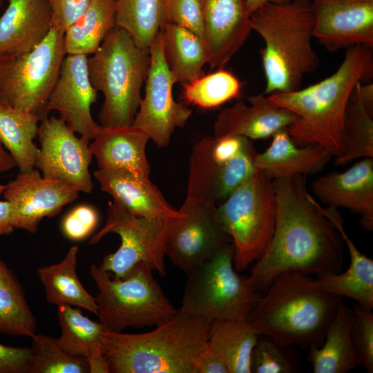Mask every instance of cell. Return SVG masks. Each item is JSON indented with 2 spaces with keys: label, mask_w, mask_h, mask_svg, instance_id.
<instances>
[{
  "label": "cell",
  "mask_w": 373,
  "mask_h": 373,
  "mask_svg": "<svg viewBox=\"0 0 373 373\" xmlns=\"http://www.w3.org/2000/svg\"><path fill=\"white\" fill-rule=\"evenodd\" d=\"M306 177L272 180L276 200L273 236L247 276L255 291L261 294L286 271L318 276L341 270L344 242L307 192Z\"/></svg>",
  "instance_id": "cell-1"
},
{
  "label": "cell",
  "mask_w": 373,
  "mask_h": 373,
  "mask_svg": "<svg viewBox=\"0 0 373 373\" xmlns=\"http://www.w3.org/2000/svg\"><path fill=\"white\" fill-rule=\"evenodd\" d=\"M372 75V48L355 46L345 50L340 66L327 77L304 88L267 97L297 115L287 128L297 146L317 144L336 158L343 151L344 117L354 89Z\"/></svg>",
  "instance_id": "cell-2"
},
{
  "label": "cell",
  "mask_w": 373,
  "mask_h": 373,
  "mask_svg": "<svg viewBox=\"0 0 373 373\" xmlns=\"http://www.w3.org/2000/svg\"><path fill=\"white\" fill-rule=\"evenodd\" d=\"M211 324L178 309L151 332L126 334L104 329L102 345L109 372L197 373Z\"/></svg>",
  "instance_id": "cell-3"
},
{
  "label": "cell",
  "mask_w": 373,
  "mask_h": 373,
  "mask_svg": "<svg viewBox=\"0 0 373 373\" xmlns=\"http://www.w3.org/2000/svg\"><path fill=\"white\" fill-rule=\"evenodd\" d=\"M252 30L262 39L260 50L265 86L263 95L300 88L304 77L317 70L320 59L312 40V0L267 3L250 15Z\"/></svg>",
  "instance_id": "cell-4"
},
{
  "label": "cell",
  "mask_w": 373,
  "mask_h": 373,
  "mask_svg": "<svg viewBox=\"0 0 373 373\" xmlns=\"http://www.w3.org/2000/svg\"><path fill=\"white\" fill-rule=\"evenodd\" d=\"M342 297L324 291L309 275L279 274L247 318L258 334L302 349L321 346Z\"/></svg>",
  "instance_id": "cell-5"
},
{
  "label": "cell",
  "mask_w": 373,
  "mask_h": 373,
  "mask_svg": "<svg viewBox=\"0 0 373 373\" xmlns=\"http://www.w3.org/2000/svg\"><path fill=\"white\" fill-rule=\"evenodd\" d=\"M150 59L149 49L140 48L127 32L118 28L88 57L91 84L104 97L99 114L101 126L132 125L142 98Z\"/></svg>",
  "instance_id": "cell-6"
},
{
  "label": "cell",
  "mask_w": 373,
  "mask_h": 373,
  "mask_svg": "<svg viewBox=\"0 0 373 373\" xmlns=\"http://www.w3.org/2000/svg\"><path fill=\"white\" fill-rule=\"evenodd\" d=\"M153 269L141 262L124 278L111 279L95 264L90 274L98 293L97 316L106 329L157 325L174 315L175 309L153 276Z\"/></svg>",
  "instance_id": "cell-7"
},
{
  "label": "cell",
  "mask_w": 373,
  "mask_h": 373,
  "mask_svg": "<svg viewBox=\"0 0 373 373\" xmlns=\"http://www.w3.org/2000/svg\"><path fill=\"white\" fill-rule=\"evenodd\" d=\"M232 242L186 274L180 310L212 323L246 320L262 294L250 288L247 276L233 266Z\"/></svg>",
  "instance_id": "cell-8"
},
{
  "label": "cell",
  "mask_w": 373,
  "mask_h": 373,
  "mask_svg": "<svg viewBox=\"0 0 373 373\" xmlns=\"http://www.w3.org/2000/svg\"><path fill=\"white\" fill-rule=\"evenodd\" d=\"M218 218L234 247L233 266L242 272L265 252L276 221L272 180L256 171L222 204Z\"/></svg>",
  "instance_id": "cell-9"
},
{
  "label": "cell",
  "mask_w": 373,
  "mask_h": 373,
  "mask_svg": "<svg viewBox=\"0 0 373 373\" xmlns=\"http://www.w3.org/2000/svg\"><path fill=\"white\" fill-rule=\"evenodd\" d=\"M64 32L52 27L46 37L26 53L0 57V103L48 117L47 103L66 55Z\"/></svg>",
  "instance_id": "cell-10"
},
{
  "label": "cell",
  "mask_w": 373,
  "mask_h": 373,
  "mask_svg": "<svg viewBox=\"0 0 373 373\" xmlns=\"http://www.w3.org/2000/svg\"><path fill=\"white\" fill-rule=\"evenodd\" d=\"M169 222L162 218L135 216L113 199L108 202L105 225L89 243H98L106 234L114 233L120 237L121 245L116 251L104 257L99 267L113 273L115 278H122L143 262L162 277L166 276L164 257Z\"/></svg>",
  "instance_id": "cell-11"
},
{
  "label": "cell",
  "mask_w": 373,
  "mask_h": 373,
  "mask_svg": "<svg viewBox=\"0 0 373 373\" xmlns=\"http://www.w3.org/2000/svg\"><path fill=\"white\" fill-rule=\"evenodd\" d=\"M179 210L184 216L169 222L166 256L186 274L232 240L215 204L186 196Z\"/></svg>",
  "instance_id": "cell-12"
},
{
  "label": "cell",
  "mask_w": 373,
  "mask_h": 373,
  "mask_svg": "<svg viewBox=\"0 0 373 373\" xmlns=\"http://www.w3.org/2000/svg\"><path fill=\"white\" fill-rule=\"evenodd\" d=\"M150 66L133 126L142 130L160 148L169 145L175 128L183 127L192 115L184 104L173 95L175 83L164 58L160 32L149 48Z\"/></svg>",
  "instance_id": "cell-13"
},
{
  "label": "cell",
  "mask_w": 373,
  "mask_h": 373,
  "mask_svg": "<svg viewBox=\"0 0 373 373\" xmlns=\"http://www.w3.org/2000/svg\"><path fill=\"white\" fill-rule=\"evenodd\" d=\"M40 144L35 168L45 178L64 182L79 193H91L89 172L93 159L90 140L77 137L60 117H46L39 124Z\"/></svg>",
  "instance_id": "cell-14"
},
{
  "label": "cell",
  "mask_w": 373,
  "mask_h": 373,
  "mask_svg": "<svg viewBox=\"0 0 373 373\" xmlns=\"http://www.w3.org/2000/svg\"><path fill=\"white\" fill-rule=\"evenodd\" d=\"M2 195L11 204L15 229L35 233L44 218L58 214L77 198L79 192L64 182L44 177L34 168L19 172L6 184Z\"/></svg>",
  "instance_id": "cell-15"
},
{
  "label": "cell",
  "mask_w": 373,
  "mask_h": 373,
  "mask_svg": "<svg viewBox=\"0 0 373 373\" xmlns=\"http://www.w3.org/2000/svg\"><path fill=\"white\" fill-rule=\"evenodd\" d=\"M88 56L66 55L50 93L46 111H56L59 117L75 132L89 140L99 133L101 125L94 120L91 106L97 91L90 81Z\"/></svg>",
  "instance_id": "cell-16"
},
{
  "label": "cell",
  "mask_w": 373,
  "mask_h": 373,
  "mask_svg": "<svg viewBox=\"0 0 373 373\" xmlns=\"http://www.w3.org/2000/svg\"><path fill=\"white\" fill-rule=\"evenodd\" d=\"M314 38L331 52L355 46L373 48V3L313 0Z\"/></svg>",
  "instance_id": "cell-17"
},
{
  "label": "cell",
  "mask_w": 373,
  "mask_h": 373,
  "mask_svg": "<svg viewBox=\"0 0 373 373\" xmlns=\"http://www.w3.org/2000/svg\"><path fill=\"white\" fill-rule=\"evenodd\" d=\"M208 64L224 67L252 29L245 0H202Z\"/></svg>",
  "instance_id": "cell-18"
},
{
  "label": "cell",
  "mask_w": 373,
  "mask_h": 373,
  "mask_svg": "<svg viewBox=\"0 0 373 373\" xmlns=\"http://www.w3.org/2000/svg\"><path fill=\"white\" fill-rule=\"evenodd\" d=\"M312 191L322 202L344 207L361 216L364 229L373 228V158L361 159L346 171L316 179Z\"/></svg>",
  "instance_id": "cell-19"
},
{
  "label": "cell",
  "mask_w": 373,
  "mask_h": 373,
  "mask_svg": "<svg viewBox=\"0 0 373 373\" xmlns=\"http://www.w3.org/2000/svg\"><path fill=\"white\" fill-rule=\"evenodd\" d=\"M93 175L102 191L135 216L167 220L184 216L170 205L149 176L121 169H98Z\"/></svg>",
  "instance_id": "cell-20"
},
{
  "label": "cell",
  "mask_w": 373,
  "mask_h": 373,
  "mask_svg": "<svg viewBox=\"0 0 373 373\" xmlns=\"http://www.w3.org/2000/svg\"><path fill=\"white\" fill-rule=\"evenodd\" d=\"M249 102L248 105L239 101L224 108L216 117L213 136L267 139L278 131L287 128L297 119L296 114L274 105L263 94L250 97Z\"/></svg>",
  "instance_id": "cell-21"
},
{
  "label": "cell",
  "mask_w": 373,
  "mask_h": 373,
  "mask_svg": "<svg viewBox=\"0 0 373 373\" xmlns=\"http://www.w3.org/2000/svg\"><path fill=\"white\" fill-rule=\"evenodd\" d=\"M0 17V57L32 50L48 35L52 13L48 0H7Z\"/></svg>",
  "instance_id": "cell-22"
},
{
  "label": "cell",
  "mask_w": 373,
  "mask_h": 373,
  "mask_svg": "<svg viewBox=\"0 0 373 373\" xmlns=\"http://www.w3.org/2000/svg\"><path fill=\"white\" fill-rule=\"evenodd\" d=\"M318 206L338 231L347 246L350 263L347 270L343 273H327L316 276L314 279L316 285L324 291L342 298L348 297L356 300L357 304L372 309L373 260L361 253L349 238L337 208L328 206L324 209L320 204Z\"/></svg>",
  "instance_id": "cell-23"
},
{
  "label": "cell",
  "mask_w": 373,
  "mask_h": 373,
  "mask_svg": "<svg viewBox=\"0 0 373 373\" xmlns=\"http://www.w3.org/2000/svg\"><path fill=\"white\" fill-rule=\"evenodd\" d=\"M268 148L256 153L254 165L271 180L312 174L321 171L332 157L317 144L297 146L287 128L276 132Z\"/></svg>",
  "instance_id": "cell-24"
},
{
  "label": "cell",
  "mask_w": 373,
  "mask_h": 373,
  "mask_svg": "<svg viewBox=\"0 0 373 373\" xmlns=\"http://www.w3.org/2000/svg\"><path fill=\"white\" fill-rule=\"evenodd\" d=\"M149 136L133 126H102L90 143L98 169H121L149 176L146 154Z\"/></svg>",
  "instance_id": "cell-25"
},
{
  "label": "cell",
  "mask_w": 373,
  "mask_h": 373,
  "mask_svg": "<svg viewBox=\"0 0 373 373\" xmlns=\"http://www.w3.org/2000/svg\"><path fill=\"white\" fill-rule=\"evenodd\" d=\"M57 318L61 329L59 345L67 352L84 358L91 373H108L104 357L102 334L105 327L100 322L85 316L80 309L70 305L57 306Z\"/></svg>",
  "instance_id": "cell-26"
},
{
  "label": "cell",
  "mask_w": 373,
  "mask_h": 373,
  "mask_svg": "<svg viewBox=\"0 0 373 373\" xmlns=\"http://www.w3.org/2000/svg\"><path fill=\"white\" fill-rule=\"evenodd\" d=\"M352 319V310L340 300L323 343L309 347L307 361L314 373H345L360 365L350 337Z\"/></svg>",
  "instance_id": "cell-27"
},
{
  "label": "cell",
  "mask_w": 373,
  "mask_h": 373,
  "mask_svg": "<svg viewBox=\"0 0 373 373\" xmlns=\"http://www.w3.org/2000/svg\"><path fill=\"white\" fill-rule=\"evenodd\" d=\"M165 60L175 83L189 84L204 74L206 44L191 31L173 23L161 31Z\"/></svg>",
  "instance_id": "cell-28"
},
{
  "label": "cell",
  "mask_w": 373,
  "mask_h": 373,
  "mask_svg": "<svg viewBox=\"0 0 373 373\" xmlns=\"http://www.w3.org/2000/svg\"><path fill=\"white\" fill-rule=\"evenodd\" d=\"M78 251L77 246L71 247L61 261L39 267L37 274L49 303L75 306L97 315L95 297L85 289L77 275Z\"/></svg>",
  "instance_id": "cell-29"
},
{
  "label": "cell",
  "mask_w": 373,
  "mask_h": 373,
  "mask_svg": "<svg viewBox=\"0 0 373 373\" xmlns=\"http://www.w3.org/2000/svg\"><path fill=\"white\" fill-rule=\"evenodd\" d=\"M115 27V0H92L64 32L66 55H93Z\"/></svg>",
  "instance_id": "cell-30"
},
{
  "label": "cell",
  "mask_w": 373,
  "mask_h": 373,
  "mask_svg": "<svg viewBox=\"0 0 373 373\" xmlns=\"http://www.w3.org/2000/svg\"><path fill=\"white\" fill-rule=\"evenodd\" d=\"M39 122L33 114L0 103V143L19 172L35 168L39 149L34 140L37 137Z\"/></svg>",
  "instance_id": "cell-31"
},
{
  "label": "cell",
  "mask_w": 373,
  "mask_h": 373,
  "mask_svg": "<svg viewBox=\"0 0 373 373\" xmlns=\"http://www.w3.org/2000/svg\"><path fill=\"white\" fill-rule=\"evenodd\" d=\"M116 27L127 32L140 48H150L170 23V0H115Z\"/></svg>",
  "instance_id": "cell-32"
},
{
  "label": "cell",
  "mask_w": 373,
  "mask_h": 373,
  "mask_svg": "<svg viewBox=\"0 0 373 373\" xmlns=\"http://www.w3.org/2000/svg\"><path fill=\"white\" fill-rule=\"evenodd\" d=\"M258 335L247 319L215 321L208 343L225 363L229 373H251V356Z\"/></svg>",
  "instance_id": "cell-33"
},
{
  "label": "cell",
  "mask_w": 373,
  "mask_h": 373,
  "mask_svg": "<svg viewBox=\"0 0 373 373\" xmlns=\"http://www.w3.org/2000/svg\"><path fill=\"white\" fill-rule=\"evenodd\" d=\"M37 328L21 284L0 258V334L31 338Z\"/></svg>",
  "instance_id": "cell-34"
},
{
  "label": "cell",
  "mask_w": 373,
  "mask_h": 373,
  "mask_svg": "<svg viewBox=\"0 0 373 373\" xmlns=\"http://www.w3.org/2000/svg\"><path fill=\"white\" fill-rule=\"evenodd\" d=\"M356 84L346 108L342 154L335 158L336 166L345 165L354 159L373 158L372 112L364 104Z\"/></svg>",
  "instance_id": "cell-35"
},
{
  "label": "cell",
  "mask_w": 373,
  "mask_h": 373,
  "mask_svg": "<svg viewBox=\"0 0 373 373\" xmlns=\"http://www.w3.org/2000/svg\"><path fill=\"white\" fill-rule=\"evenodd\" d=\"M242 88L240 79L231 70L222 67L182 86V97L187 103L211 109L238 98Z\"/></svg>",
  "instance_id": "cell-36"
},
{
  "label": "cell",
  "mask_w": 373,
  "mask_h": 373,
  "mask_svg": "<svg viewBox=\"0 0 373 373\" xmlns=\"http://www.w3.org/2000/svg\"><path fill=\"white\" fill-rule=\"evenodd\" d=\"M32 361L30 373H88L86 360L65 351L57 339L42 334L32 337Z\"/></svg>",
  "instance_id": "cell-37"
},
{
  "label": "cell",
  "mask_w": 373,
  "mask_h": 373,
  "mask_svg": "<svg viewBox=\"0 0 373 373\" xmlns=\"http://www.w3.org/2000/svg\"><path fill=\"white\" fill-rule=\"evenodd\" d=\"M256 153L249 140L237 155L221 166L213 186L215 205L218 207L222 204L256 171L254 165Z\"/></svg>",
  "instance_id": "cell-38"
},
{
  "label": "cell",
  "mask_w": 373,
  "mask_h": 373,
  "mask_svg": "<svg viewBox=\"0 0 373 373\" xmlns=\"http://www.w3.org/2000/svg\"><path fill=\"white\" fill-rule=\"evenodd\" d=\"M291 346L283 345L272 337L259 334L251 356V373H291L297 365Z\"/></svg>",
  "instance_id": "cell-39"
},
{
  "label": "cell",
  "mask_w": 373,
  "mask_h": 373,
  "mask_svg": "<svg viewBox=\"0 0 373 373\" xmlns=\"http://www.w3.org/2000/svg\"><path fill=\"white\" fill-rule=\"evenodd\" d=\"M350 337L359 365L373 372V313L358 304L352 310Z\"/></svg>",
  "instance_id": "cell-40"
},
{
  "label": "cell",
  "mask_w": 373,
  "mask_h": 373,
  "mask_svg": "<svg viewBox=\"0 0 373 373\" xmlns=\"http://www.w3.org/2000/svg\"><path fill=\"white\" fill-rule=\"evenodd\" d=\"M170 23L191 31L205 43L202 0H170Z\"/></svg>",
  "instance_id": "cell-41"
},
{
  "label": "cell",
  "mask_w": 373,
  "mask_h": 373,
  "mask_svg": "<svg viewBox=\"0 0 373 373\" xmlns=\"http://www.w3.org/2000/svg\"><path fill=\"white\" fill-rule=\"evenodd\" d=\"M98 221L99 215L94 207L88 204L78 205L64 217L62 231L69 239L82 240L93 231Z\"/></svg>",
  "instance_id": "cell-42"
},
{
  "label": "cell",
  "mask_w": 373,
  "mask_h": 373,
  "mask_svg": "<svg viewBox=\"0 0 373 373\" xmlns=\"http://www.w3.org/2000/svg\"><path fill=\"white\" fill-rule=\"evenodd\" d=\"M32 350L0 343V373H30Z\"/></svg>",
  "instance_id": "cell-43"
},
{
  "label": "cell",
  "mask_w": 373,
  "mask_h": 373,
  "mask_svg": "<svg viewBox=\"0 0 373 373\" xmlns=\"http://www.w3.org/2000/svg\"><path fill=\"white\" fill-rule=\"evenodd\" d=\"M92 0H48L52 13V27L65 32L86 9Z\"/></svg>",
  "instance_id": "cell-44"
},
{
  "label": "cell",
  "mask_w": 373,
  "mask_h": 373,
  "mask_svg": "<svg viewBox=\"0 0 373 373\" xmlns=\"http://www.w3.org/2000/svg\"><path fill=\"white\" fill-rule=\"evenodd\" d=\"M197 373H229L225 363L208 341L198 358Z\"/></svg>",
  "instance_id": "cell-45"
},
{
  "label": "cell",
  "mask_w": 373,
  "mask_h": 373,
  "mask_svg": "<svg viewBox=\"0 0 373 373\" xmlns=\"http://www.w3.org/2000/svg\"><path fill=\"white\" fill-rule=\"evenodd\" d=\"M11 204L6 200H0V236L14 231Z\"/></svg>",
  "instance_id": "cell-46"
},
{
  "label": "cell",
  "mask_w": 373,
  "mask_h": 373,
  "mask_svg": "<svg viewBox=\"0 0 373 373\" xmlns=\"http://www.w3.org/2000/svg\"><path fill=\"white\" fill-rule=\"evenodd\" d=\"M361 97L367 107V108L372 112L373 111V84H359L358 86Z\"/></svg>",
  "instance_id": "cell-47"
},
{
  "label": "cell",
  "mask_w": 373,
  "mask_h": 373,
  "mask_svg": "<svg viewBox=\"0 0 373 373\" xmlns=\"http://www.w3.org/2000/svg\"><path fill=\"white\" fill-rule=\"evenodd\" d=\"M15 166L11 155L0 143V173L8 171Z\"/></svg>",
  "instance_id": "cell-48"
},
{
  "label": "cell",
  "mask_w": 373,
  "mask_h": 373,
  "mask_svg": "<svg viewBox=\"0 0 373 373\" xmlns=\"http://www.w3.org/2000/svg\"><path fill=\"white\" fill-rule=\"evenodd\" d=\"M289 0H245L249 15L256 10L267 3H285Z\"/></svg>",
  "instance_id": "cell-49"
},
{
  "label": "cell",
  "mask_w": 373,
  "mask_h": 373,
  "mask_svg": "<svg viewBox=\"0 0 373 373\" xmlns=\"http://www.w3.org/2000/svg\"><path fill=\"white\" fill-rule=\"evenodd\" d=\"M335 1L354 3H373V0H333Z\"/></svg>",
  "instance_id": "cell-50"
},
{
  "label": "cell",
  "mask_w": 373,
  "mask_h": 373,
  "mask_svg": "<svg viewBox=\"0 0 373 373\" xmlns=\"http://www.w3.org/2000/svg\"><path fill=\"white\" fill-rule=\"evenodd\" d=\"M6 184H0V196L3 194V192L5 189Z\"/></svg>",
  "instance_id": "cell-51"
},
{
  "label": "cell",
  "mask_w": 373,
  "mask_h": 373,
  "mask_svg": "<svg viewBox=\"0 0 373 373\" xmlns=\"http://www.w3.org/2000/svg\"><path fill=\"white\" fill-rule=\"evenodd\" d=\"M2 4H3L2 0H0V8L1 7Z\"/></svg>",
  "instance_id": "cell-52"
}]
</instances>
